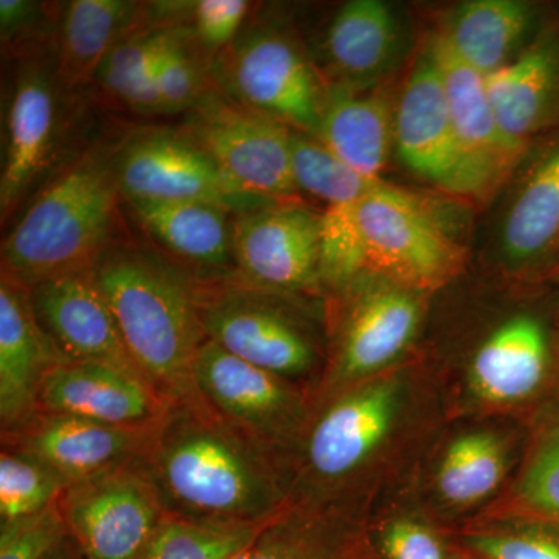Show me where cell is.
Segmentation results:
<instances>
[{
	"label": "cell",
	"mask_w": 559,
	"mask_h": 559,
	"mask_svg": "<svg viewBox=\"0 0 559 559\" xmlns=\"http://www.w3.org/2000/svg\"><path fill=\"white\" fill-rule=\"evenodd\" d=\"M167 404L132 374L105 364L69 359L44 378L36 414L72 415L117 428L151 429Z\"/></svg>",
	"instance_id": "obj_16"
},
{
	"label": "cell",
	"mask_w": 559,
	"mask_h": 559,
	"mask_svg": "<svg viewBox=\"0 0 559 559\" xmlns=\"http://www.w3.org/2000/svg\"><path fill=\"white\" fill-rule=\"evenodd\" d=\"M393 146L414 175L452 193L468 194L447 91L429 50L415 66L396 103Z\"/></svg>",
	"instance_id": "obj_13"
},
{
	"label": "cell",
	"mask_w": 559,
	"mask_h": 559,
	"mask_svg": "<svg viewBox=\"0 0 559 559\" xmlns=\"http://www.w3.org/2000/svg\"><path fill=\"white\" fill-rule=\"evenodd\" d=\"M43 329L72 360L105 364L143 382L94 270L46 280L31 289Z\"/></svg>",
	"instance_id": "obj_14"
},
{
	"label": "cell",
	"mask_w": 559,
	"mask_h": 559,
	"mask_svg": "<svg viewBox=\"0 0 559 559\" xmlns=\"http://www.w3.org/2000/svg\"><path fill=\"white\" fill-rule=\"evenodd\" d=\"M320 216L294 201L234 215L237 277L285 294L319 288Z\"/></svg>",
	"instance_id": "obj_11"
},
{
	"label": "cell",
	"mask_w": 559,
	"mask_h": 559,
	"mask_svg": "<svg viewBox=\"0 0 559 559\" xmlns=\"http://www.w3.org/2000/svg\"><path fill=\"white\" fill-rule=\"evenodd\" d=\"M266 455L197 390L167 404L138 462L168 516L264 525L278 503Z\"/></svg>",
	"instance_id": "obj_1"
},
{
	"label": "cell",
	"mask_w": 559,
	"mask_h": 559,
	"mask_svg": "<svg viewBox=\"0 0 559 559\" xmlns=\"http://www.w3.org/2000/svg\"><path fill=\"white\" fill-rule=\"evenodd\" d=\"M252 10V3L246 0L146 3V13L153 24L186 25L210 62L229 49Z\"/></svg>",
	"instance_id": "obj_34"
},
{
	"label": "cell",
	"mask_w": 559,
	"mask_h": 559,
	"mask_svg": "<svg viewBox=\"0 0 559 559\" xmlns=\"http://www.w3.org/2000/svg\"><path fill=\"white\" fill-rule=\"evenodd\" d=\"M399 385L373 382L342 396L312 426L307 463L323 480H341L366 462L388 437L396 409Z\"/></svg>",
	"instance_id": "obj_20"
},
{
	"label": "cell",
	"mask_w": 559,
	"mask_h": 559,
	"mask_svg": "<svg viewBox=\"0 0 559 559\" xmlns=\"http://www.w3.org/2000/svg\"><path fill=\"white\" fill-rule=\"evenodd\" d=\"M139 229L198 280L237 277L234 215L209 202L123 200Z\"/></svg>",
	"instance_id": "obj_19"
},
{
	"label": "cell",
	"mask_w": 559,
	"mask_h": 559,
	"mask_svg": "<svg viewBox=\"0 0 559 559\" xmlns=\"http://www.w3.org/2000/svg\"><path fill=\"white\" fill-rule=\"evenodd\" d=\"M500 131L524 148L532 135L559 119V38L550 36L487 76Z\"/></svg>",
	"instance_id": "obj_22"
},
{
	"label": "cell",
	"mask_w": 559,
	"mask_h": 559,
	"mask_svg": "<svg viewBox=\"0 0 559 559\" xmlns=\"http://www.w3.org/2000/svg\"><path fill=\"white\" fill-rule=\"evenodd\" d=\"M94 272L146 384L167 403L197 392L193 367L209 340L197 277L160 250L121 240Z\"/></svg>",
	"instance_id": "obj_2"
},
{
	"label": "cell",
	"mask_w": 559,
	"mask_h": 559,
	"mask_svg": "<svg viewBox=\"0 0 559 559\" xmlns=\"http://www.w3.org/2000/svg\"><path fill=\"white\" fill-rule=\"evenodd\" d=\"M382 549L389 559H444L433 533L412 521L390 524L382 536Z\"/></svg>",
	"instance_id": "obj_40"
},
{
	"label": "cell",
	"mask_w": 559,
	"mask_h": 559,
	"mask_svg": "<svg viewBox=\"0 0 559 559\" xmlns=\"http://www.w3.org/2000/svg\"><path fill=\"white\" fill-rule=\"evenodd\" d=\"M156 72L164 114H187L213 87L210 68L186 25H157Z\"/></svg>",
	"instance_id": "obj_30"
},
{
	"label": "cell",
	"mask_w": 559,
	"mask_h": 559,
	"mask_svg": "<svg viewBox=\"0 0 559 559\" xmlns=\"http://www.w3.org/2000/svg\"><path fill=\"white\" fill-rule=\"evenodd\" d=\"M145 13L130 0H70L61 3L55 35L58 73L69 91L94 83L95 73L117 40Z\"/></svg>",
	"instance_id": "obj_26"
},
{
	"label": "cell",
	"mask_w": 559,
	"mask_h": 559,
	"mask_svg": "<svg viewBox=\"0 0 559 559\" xmlns=\"http://www.w3.org/2000/svg\"><path fill=\"white\" fill-rule=\"evenodd\" d=\"M520 498L559 527V426L546 432L533 452L522 476Z\"/></svg>",
	"instance_id": "obj_37"
},
{
	"label": "cell",
	"mask_w": 559,
	"mask_h": 559,
	"mask_svg": "<svg viewBox=\"0 0 559 559\" xmlns=\"http://www.w3.org/2000/svg\"><path fill=\"white\" fill-rule=\"evenodd\" d=\"M213 86L227 100L314 135L326 86L289 33L250 14L238 38L212 62Z\"/></svg>",
	"instance_id": "obj_5"
},
{
	"label": "cell",
	"mask_w": 559,
	"mask_h": 559,
	"mask_svg": "<svg viewBox=\"0 0 559 559\" xmlns=\"http://www.w3.org/2000/svg\"><path fill=\"white\" fill-rule=\"evenodd\" d=\"M68 488L64 481L20 451L3 448L0 457V516L2 521L32 516L53 506Z\"/></svg>",
	"instance_id": "obj_36"
},
{
	"label": "cell",
	"mask_w": 559,
	"mask_h": 559,
	"mask_svg": "<svg viewBox=\"0 0 559 559\" xmlns=\"http://www.w3.org/2000/svg\"><path fill=\"white\" fill-rule=\"evenodd\" d=\"M549 366V342L538 320L516 316L499 326L474 356L471 388L488 403H514L538 390Z\"/></svg>",
	"instance_id": "obj_25"
},
{
	"label": "cell",
	"mask_w": 559,
	"mask_h": 559,
	"mask_svg": "<svg viewBox=\"0 0 559 559\" xmlns=\"http://www.w3.org/2000/svg\"><path fill=\"white\" fill-rule=\"evenodd\" d=\"M320 285L352 288L367 275V253L356 204L326 207L320 216Z\"/></svg>",
	"instance_id": "obj_35"
},
{
	"label": "cell",
	"mask_w": 559,
	"mask_h": 559,
	"mask_svg": "<svg viewBox=\"0 0 559 559\" xmlns=\"http://www.w3.org/2000/svg\"><path fill=\"white\" fill-rule=\"evenodd\" d=\"M60 509L91 559H138L167 516L138 460L69 485Z\"/></svg>",
	"instance_id": "obj_10"
},
{
	"label": "cell",
	"mask_w": 559,
	"mask_h": 559,
	"mask_svg": "<svg viewBox=\"0 0 559 559\" xmlns=\"http://www.w3.org/2000/svg\"><path fill=\"white\" fill-rule=\"evenodd\" d=\"M503 473L506 454L500 441L489 433H468L447 451L437 487L441 498L451 506H473L499 487Z\"/></svg>",
	"instance_id": "obj_32"
},
{
	"label": "cell",
	"mask_w": 559,
	"mask_h": 559,
	"mask_svg": "<svg viewBox=\"0 0 559 559\" xmlns=\"http://www.w3.org/2000/svg\"><path fill=\"white\" fill-rule=\"evenodd\" d=\"M69 360L33 310L31 289L0 277V421L2 433L20 429L36 414L44 378Z\"/></svg>",
	"instance_id": "obj_18"
},
{
	"label": "cell",
	"mask_w": 559,
	"mask_h": 559,
	"mask_svg": "<svg viewBox=\"0 0 559 559\" xmlns=\"http://www.w3.org/2000/svg\"><path fill=\"white\" fill-rule=\"evenodd\" d=\"M264 525L205 524L167 514L138 559H235Z\"/></svg>",
	"instance_id": "obj_33"
},
{
	"label": "cell",
	"mask_w": 559,
	"mask_h": 559,
	"mask_svg": "<svg viewBox=\"0 0 559 559\" xmlns=\"http://www.w3.org/2000/svg\"><path fill=\"white\" fill-rule=\"evenodd\" d=\"M559 241V146L530 173L511 204L502 248L513 263H527Z\"/></svg>",
	"instance_id": "obj_28"
},
{
	"label": "cell",
	"mask_w": 559,
	"mask_h": 559,
	"mask_svg": "<svg viewBox=\"0 0 559 559\" xmlns=\"http://www.w3.org/2000/svg\"><path fill=\"white\" fill-rule=\"evenodd\" d=\"M535 10L521 0H469L462 3L443 32L455 55L487 76L506 68L527 39Z\"/></svg>",
	"instance_id": "obj_27"
},
{
	"label": "cell",
	"mask_w": 559,
	"mask_h": 559,
	"mask_svg": "<svg viewBox=\"0 0 559 559\" xmlns=\"http://www.w3.org/2000/svg\"><path fill=\"white\" fill-rule=\"evenodd\" d=\"M429 51L439 66L447 91L468 194L480 197L502 180L524 148L500 131L489 100L487 79L460 60L443 33L430 40Z\"/></svg>",
	"instance_id": "obj_17"
},
{
	"label": "cell",
	"mask_w": 559,
	"mask_h": 559,
	"mask_svg": "<svg viewBox=\"0 0 559 559\" xmlns=\"http://www.w3.org/2000/svg\"><path fill=\"white\" fill-rule=\"evenodd\" d=\"M14 60L3 95L0 216L16 215L64 162L70 92L58 73L55 38L10 53Z\"/></svg>",
	"instance_id": "obj_4"
},
{
	"label": "cell",
	"mask_w": 559,
	"mask_h": 559,
	"mask_svg": "<svg viewBox=\"0 0 559 559\" xmlns=\"http://www.w3.org/2000/svg\"><path fill=\"white\" fill-rule=\"evenodd\" d=\"M290 168L297 190L326 207L356 204L382 182L353 170L314 135L296 130H290Z\"/></svg>",
	"instance_id": "obj_31"
},
{
	"label": "cell",
	"mask_w": 559,
	"mask_h": 559,
	"mask_svg": "<svg viewBox=\"0 0 559 559\" xmlns=\"http://www.w3.org/2000/svg\"><path fill=\"white\" fill-rule=\"evenodd\" d=\"M60 10L61 3L0 0V38L3 50L10 55L55 38Z\"/></svg>",
	"instance_id": "obj_39"
},
{
	"label": "cell",
	"mask_w": 559,
	"mask_h": 559,
	"mask_svg": "<svg viewBox=\"0 0 559 559\" xmlns=\"http://www.w3.org/2000/svg\"><path fill=\"white\" fill-rule=\"evenodd\" d=\"M64 530L60 499L40 513L2 521L0 559H40L57 546Z\"/></svg>",
	"instance_id": "obj_38"
},
{
	"label": "cell",
	"mask_w": 559,
	"mask_h": 559,
	"mask_svg": "<svg viewBox=\"0 0 559 559\" xmlns=\"http://www.w3.org/2000/svg\"><path fill=\"white\" fill-rule=\"evenodd\" d=\"M399 43V22L384 2L344 3L323 36V60L336 79L330 86L362 90L392 64Z\"/></svg>",
	"instance_id": "obj_23"
},
{
	"label": "cell",
	"mask_w": 559,
	"mask_h": 559,
	"mask_svg": "<svg viewBox=\"0 0 559 559\" xmlns=\"http://www.w3.org/2000/svg\"><path fill=\"white\" fill-rule=\"evenodd\" d=\"M151 429L117 428L72 415L35 414L20 429L2 433V441L3 448L38 460L69 487L138 460Z\"/></svg>",
	"instance_id": "obj_15"
},
{
	"label": "cell",
	"mask_w": 559,
	"mask_h": 559,
	"mask_svg": "<svg viewBox=\"0 0 559 559\" xmlns=\"http://www.w3.org/2000/svg\"><path fill=\"white\" fill-rule=\"evenodd\" d=\"M117 145L119 140L87 146L33 194L2 242L3 274L32 289L94 270L119 241Z\"/></svg>",
	"instance_id": "obj_3"
},
{
	"label": "cell",
	"mask_w": 559,
	"mask_h": 559,
	"mask_svg": "<svg viewBox=\"0 0 559 559\" xmlns=\"http://www.w3.org/2000/svg\"><path fill=\"white\" fill-rule=\"evenodd\" d=\"M285 296L240 277L197 278L198 308L209 340L289 381L314 367L318 349L307 329L283 307Z\"/></svg>",
	"instance_id": "obj_6"
},
{
	"label": "cell",
	"mask_w": 559,
	"mask_h": 559,
	"mask_svg": "<svg viewBox=\"0 0 559 559\" xmlns=\"http://www.w3.org/2000/svg\"><path fill=\"white\" fill-rule=\"evenodd\" d=\"M235 559H293L289 555H286L285 551L280 550L278 547L272 546V544H267V540L260 539L257 536L255 540L242 551V554L238 555Z\"/></svg>",
	"instance_id": "obj_42"
},
{
	"label": "cell",
	"mask_w": 559,
	"mask_h": 559,
	"mask_svg": "<svg viewBox=\"0 0 559 559\" xmlns=\"http://www.w3.org/2000/svg\"><path fill=\"white\" fill-rule=\"evenodd\" d=\"M183 130L198 140L227 178L250 197L293 201L290 128L227 100L212 87L186 114Z\"/></svg>",
	"instance_id": "obj_9"
},
{
	"label": "cell",
	"mask_w": 559,
	"mask_h": 559,
	"mask_svg": "<svg viewBox=\"0 0 559 559\" xmlns=\"http://www.w3.org/2000/svg\"><path fill=\"white\" fill-rule=\"evenodd\" d=\"M367 275L415 290H432L459 274L463 250L411 194L381 182L356 202Z\"/></svg>",
	"instance_id": "obj_7"
},
{
	"label": "cell",
	"mask_w": 559,
	"mask_h": 559,
	"mask_svg": "<svg viewBox=\"0 0 559 559\" xmlns=\"http://www.w3.org/2000/svg\"><path fill=\"white\" fill-rule=\"evenodd\" d=\"M194 389L235 428L267 451L296 421L299 403L288 380L246 362L207 340L193 367Z\"/></svg>",
	"instance_id": "obj_12"
},
{
	"label": "cell",
	"mask_w": 559,
	"mask_h": 559,
	"mask_svg": "<svg viewBox=\"0 0 559 559\" xmlns=\"http://www.w3.org/2000/svg\"><path fill=\"white\" fill-rule=\"evenodd\" d=\"M157 39L159 27L148 20L145 9L139 24L117 40L94 76L105 94L140 116L164 114L154 72Z\"/></svg>",
	"instance_id": "obj_29"
},
{
	"label": "cell",
	"mask_w": 559,
	"mask_h": 559,
	"mask_svg": "<svg viewBox=\"0 0 559 559\" xmlns=\"http://www.w3.org/2000/svg\"><path fill=\"white\" fill-rule=\"evenodd\" d=\"M360 290L342 329L336 355V377L360 380L393 362L418 330L419 301L415 290L377 277Z\"/></svg>",
	"instance_id": "obj_21"
},
{
	"label": "cell",
	"mask_w": 559,
	"mask_h": 559,
	"mask_svg": "<svg viewBox=\"0 0 559 559\" xmlns=\"http://www.w3.org/2000/svg\"><path fill=\"white\" fill-rule=\"evenodd\" d=\"M117 178L123 200L194 201L245 213L275 204L250 197L182 127H140L119 139Z\"/></svg>",
	"instance_id": "obj_8"
},
{
	"label": "cell",
	"mask_w": 559,
	"mask_h": 559,
	"mask_svg": "<svg viewBox=\"0 0 559 559\" xmlns=\"http://www.w3.org/2000/svg\"><path fill=\"white\" fill-rule=\"evenodd\" d=\"M393 116L385 95L326 86L314 138L353 170L381 179L393 145Z\"/></svg>",
	"instance_id": "obj_24"
},
{
	"label": "cell",
	"mask_w": 559,
	"mask_h": 559,
	"mask_svg": "<svg viewBox=\"0 0 559 559\" xmlns=\"http://www.w3.org/2000/svg\"><path fill=\"white\" fill-rule=\"evenodd\" d=\"M474 547L489 559H559V544L544 536H481Z\"/></svg>",
	"instance_id": "obj_41"
}]
</instances>
